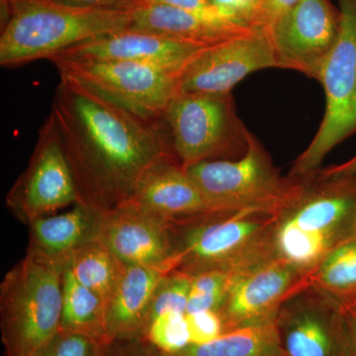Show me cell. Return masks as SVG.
Instances as JSON below:
<instances>
[{"label":"cell","instance_id":"e575fe53","mask_svg":"<svg viewBox=\"0 0 356 356\" xmlns=\"http://www.w3.org/2000/svg\"><path fill=\"white\" fill-rule=\"evenodd\" d=\"M318 172L325 177H350L356 175V154L341 165L321 168Z\"/></svg>","mask_w":356,"mask_h":356},{"label":"cell","instance_id":"6da1fadb","mask_svg":"<svg viewBox=\"0 0 356 356\" xmlns=\"http://www.w3.org/2000/svg\"><path fill=\"white\" fill-rule=\"evenodd\" d=\"M51 113L79 203L102 214L125 205L152 168L175 158L163 122L145 120L72 79L60 77Z\"/></svg>","mask_w":356,"mask_h":356},{"label":"cell","instance_id":"d6986e66","mask_svg":"<svg viewBox=\"0 0 356 356\" xmlns=\"http://www.w3.org/2000/svg\"><path fill=\"white\" fill-rule=\"evenodd\" d=\"M130 11V29L156 33L203 46H212L257 31L225 18L211 17L147 0H139Z\"/></svg>","mask_w":356,"mask_h":356},{"label":"cell","instance_id":"5b68a950","mask_svg":"<svg viewBox=\"0 0 356 356\" xmlns=\"http://www.w3.org/2000/svg\"><path fill=\"white\" fill-rule=\"evenodd\" d=\"M60 264L27 254L0 284L3 356H33L60 331Z\"/></svg>","mask_w":356,"mask_h":356},{"label":"cell","instance_id":"4316f807","mask_svg":"<svg viewBox=\"0 0 356 356\" xmlns=\"http://www.w3.org/2000/svg\"><path fill=\"white\" fill-rule=\"evenodd\" d=\"M191 283V276L188 274L177 270L166 273L154 293L149 324L166 312L186 314Z\"/></svg>","mask_w":356,"mask_h":356},{"label":"cell","instance_id":"4fadbf2b","mask_svg":"<svg viewBox=\"0 0 356 356\" xmlns=\"http://www.w3.org/2000/svg\"><path fill=\"white\" fill-rule=\"evenodd\" d=\"M339 26V10L330 0H300L266 30L280 69L296 70L318 81Z\"/></svg>","mask_w":356,"mask_h":356},{"label":"cell","instance_id":"4dcf8cb0","mask_svg":"<svg viewBox=\"0 0 356 356\" xmlns=\"http://www.w3.org/2000/svg\"><path fill=\"white\" fill-rule=\"evenodd\" d=\"M102 356H161L146 339L113 341Z\"/></svg>","mask_w":356,"mask_h":356},{"label":"cell","instance_id":"7402d4cb","mask_svg":"<svg viewBox=\"0 0 356 356\" xmlns=\"http://www.w3.org/2000/svg\"><path fill=\"white\" fill-rule=\"evenodd\" d=\"M161 356H286L275 323L252 325L225 332L214 341L191 344L186 348Z\"/></svg>","mask_w":356,"mask_h":356},{"label":"cell","instance_id":"7a4b0ae2","mask_svg":"<svg viewBox=\"0 0 356 356\" xmlns=\"http://www.w3.org/2000/svg\"><path fill=\"white\" fill-rule=\"evenodd\" d=\"M276 214L274 254L308 274L334 248L356 236V175L298 179Z\"/></svg>","mask_w":356,"mask_h":356},{"label":"cell","instance_id":"484cf974","mask_svg":"<svg viewBox=\"0 0 356 356\" xmlns=\"http://www.w3.org/2000/svg\"><path fill=\"white\" fill-rule=\"evenodd\" d=\"M191 276L186 314L200 311L219 312L226 297L232 274L205 271Z\"/></svg>","mask_w":356,"mask_h":356},{"label":"cell","instance_id":"9c48e42d","mask_svg":"<svg viewBox=\"0 0 356 356\" xmlns=\"http://www.w3.org/2000/svg\"><path fill=\"white\" fill-rule=\"evenodd\" d=\"M60 77L72 79L131 113L161 123L179 92V74L153 65L120 62H54Z\"/></svg>","mask_w":356,"mask_h":356},{"label":"cell","instance_id":"ba28073f","mask_svg":"<svg viewBox=\"0 0 356 356\" xmlns=\"http://www.w3.org/2000/svg\"><path fill=\"white\" fill-rule=\"evenodd\" d=\"M185 170L222 212L257 210L277 214L299 187L298 179L282 177L252 134L241 158L202 161Z\"/></svg>","mask_w":356,"mask_h":356},{"label":"cell","instance_id":"44dd1931","mask_svg":"<svg viewBox=\"0 0 356 356\" xmlns=\"http://www.w3.org/2000/svg\"><path fill=\"white\" fill-rule=\"evenodd\" d=\"M60 330L111 344L107 336L106 304L97 294L83 286L67 267L63 273V305Z\"/></svg>","mask_w":356,"mask_h":356},{"label":"cell","instance_id":"cb8c5ba5","mask_svg":"<svg viewBox=\"0 0 356 356\" xmlns=\"http://www.w3.org/2000/svg\"><path fill=\"white\" fill-rule=\"evenodd\" d=\"M65 266L81 284L106 304L120 278L124 264L98 240L76 250Z\"/></svg>","mask_w":356,"mask_h":356},{"label":"cell","instance_id":"2e32d148","mask_svg":"<svg viewBox=\"0 0 356 356\" xmlns=\"http://www.w3.org/2000/svg\"><path fill=\"white\" fill-rule=\"evenodd\" d=\"M100 241L124 264L172 271V224L130 204L103 214Z\"/></svg>","mask_w":356,"mask_h":356},{"label":"cell","instance_id":"ac0fdd59","mask_svg":"<svg viewBox=\"0 0 356 356\" xmlns=\"http://www.w3.org/2000/svg\"><path fill=\"white\" fill-rule=\"evenodd\" d=\"M170 271L124 264L120 278L106 303L110 343L145 339L152 304L159 282Z\"/></svg>","mask_w":356,"mask_h":356},{"label":"cell","instance_id":"f546056e","mask_svg":"<svg viewBox=\"0 0 356 356\" xmlns=\"http://www.w3.org/2000/svg\"><path fill=\"white\" fill-rule=\"evenodd\" d=\"M186 321L191 344L209 343L225 334L221 316L216 311L186 314Z\"/></svg>","mask_w":356,"mask_h":356},{"label":"cell","instance_id":"52a82bcc","mask_svg":"<svg viewBox=\"0 0 356 356\" xmlns=\"http://www.w3.org/2000/svg\"><path fill=\"white\" fill-rule=\"evenodd\" d=\"M336 42L321 70L324 118L309 146L293 163L290 177L305 179L321 170L325 156L356 133V0H339Z\"/></svg>","mask_w":356,"mask_h":356},{"label":"cell","instance_id":"ffe728a7","mask_svg":"<svg viewBox=\"0 0 356 356\" xmlns=\"http://www.w3.org/2000/svg\"><path fill=\"white\" fill-rule=\"evenodd\" d=\"M102 213L83 203L60 215L34 220L30 228L27 254L65 266L79 248L100 240Z\"/></svg>","mask_w":356,"mask_h":356},{"label":"cell","instance_id":"7c38bea8","mask_svg":"<svg viewBox=\"0 0 356 356\" xmlns=\"http://www.w3.org/2000/svg\"><path fill=\"white\" fill-rule=\"evenodd\" d=\"M308 285V276L277 257L232 274L218 312L225 332L275 323L283 304Z\"/></svg>","mask_w":356,"mask_h":356},{"label":"cell","instance_id":"8992f818","mask_svg":"<svg viewBox=\"0 0 356 356\" xmlns=\"http://www.w3.org/2000/svg\"><path fill=\"white\" fill-rule=\"evenodd\" d=\"M163 122L173 154L184 168L241 158L252 136L236 114L232 92H178Z\"/></svg>","mask_w":356,"mask_h":356},{"label":"cell","instance_id":"3957f363","mask_svg":"<svg viewBox=\"0 0 356 356\" xmlns=\"http://www.w3.org/2000/svg\"><path fill=\"white\" fill-rule=\"evenodd\" d=\"M0 65L8 69L50 60L70 47L130 29L132 14L63 6L50 0H1Z\"/></svg>","mask_w":356,"mask_h":356},{"label":"cell","instance_id":"f1b7e54d","mask_svg":"<svg viewBox=\"0 0 356 356\" xmlns=\"http://www.w3.org/2000/svg\"><path fill=\"white\" fill-rule=\"evenodd\" d=\"M208 2L226 19L250 29L264 30L261 0H208Z\"/></svg>","mask_w":356,"mask_h":356},{"label":"cell","instance_id":"8fae6325","mask_svg":"<svg viewBox=\"0 0 356 356\" xmlns=\"http://www.w3.org/2000/svg\"><path fill=\"white\" fill-rule=\"evenodd\" d=\"M275 325L286 356H353L348 313L310 285L283 304Z\"/></svg>","mask_w":356,"mask_h":356},{"label":"cell","instance_id":"603a6c76","mask_svg":"<svg viewBox=\"0 0 356 356\" xmlns=\"http://www.w3.org/2000/svg\"><path fill=\"white\" fill-rule=\"evenodd\" d=\"M310 286L336 300L343 307L356 299V236L343 243L308 274Z\"/></svg>","mask_w":356,"mask_h":356},{"label":"cell","instance_id":"5bb4252c","mask_svg":"<svg viewBox=\"0 0 356 356\" xmlns=\"http://www.w3.org/2000/svg\"><path fill=\"white\" fill-rule=\"evenodd\" d=\"M280 67L266 30L206 47L179 76V92L228 93L248 74Z\"/></svg>","mask_w":356,"mask_h":356},{"label":"cell","instance_id":"836d02e7","mask_svg":"<svg viewBox=\"0 0 356 356\" xmlns=\"http://www.w3.org/2000/svg\"><path fill=\"white\" fill-rule=\"evenodd\" d=\"M147 1L177 7V8L194 11V13L204 14V15L211 16V17L224 18L214 10L208 0H147Z\"/></svg>","mask_w":356,"mask_h":356},{"label":"cell","instance_id":"d4e9b609","mask_svg":"<svg viewBox=\"0 0 356 356\" xmlns=\"http://www.w3.org/2000/svg\"><path fill=\"white\" fill-rule=\"evenodd\" d=\"M145 339L161 355H173L191 346L186 314L166 312L154 318Z\"/></svg>","mask_w":356,"mask_h":356},{"label":"cell","instance_id":"e0dca14e","mask_svg":"<svg viewBox=\"0 0 356 356\" xmlns=\"http://www.w3.org/2000/svg\"><path fill=\"white\" fill-rule=\"evenodd\" d=\"M126 204L172 225L222 212L211 202L175 158L166 159L152 168Z\"/></svg>","mask_w":356,"mask_h":356},{"label":"cell","instance_id":"30bf717a","mask_svg":"<svg viewBox=\"0 0 356 356\" xmlns=\"http://www.w3.org/2000/svg\"><path fill=\"white\" fill-rule=\"evenodd\" d=\"M81 202L57 123L50 113L24 172L7 193L9 211L24 224Z\"/></svg>","mask_w":356,"mask_h":356},{"label":"cell","instance_id":"9a60e30c","mask_svg":"<svg viewBox=\"0 0 356 356\" xmlns=\"http://www.w3.org/2000/svg\"><path fill=\"white\" fill-rule=\"evenodd\" d=\"M209 46L191 43L156 33L125 29L70 47L55 57L70 62L139 63L179 74L192 58Z\"/></svg>","mask_w":356,"mask_h":356},{"label":"cell","instance_id":"8d00e7d4","mask_svg":"<svg viewBox=\"0 0 356 356\" xmlns=\"http://www.w3.org/2000/svg\"><path fill=\"white\" fill-rule=\"evenodd\" d=\"M343 308L346 313L350 314V316L356 318V299L355 301H353L351 303L348 304V305L344 306Z\"/></svg>","mask_w":356,"mask_h":356},{"label":"cell","instance_id":"d590c367","mask_svg":"<svg viewBox=\"0 0 356 356\" xmlns=\"http://www.w3.org/2000/svg\"><path fill=\"white\" fill-rule=\"evenodd\" d=\"M348 322H350V331L351 339V348H353V356H356V318L348 314Z\"/></svg>","mask_w":356,"mask_h":356},{"label":"cell","instance_id":"1f68e13d","mask_svg":"<svg viewBox=\"0 0 356 356\" xmlns=\"http://www.w3.org/2000/svg\"><path fill=\"white\" fill-rule=\"evenodd\" d=\"M63 6L96 10L130 11L139 0H50Z\"/></svg>","mask_w":356,"mask_h":356},{"label":"cell","instance_id":"277c9868","mask_svg":"<svg viewBox=\"0 0 356 356\" xmlns=\"http://www.w3.org/2000/svg\"><path fill=\"white\" fill-rule=\"evenodd\" d=\"M275 224L276 214L242 210L172 225V269L188 275L205 271L242 273L275 257Z\"/></svg>","mask_w":356,"mask_h":356},{"label":"cell","instance_id":"d6a6232c","mask_svg":"<svg viewBox=\"0 0 356 356\" xmlns=\"http://www.w3.org/2000/svg\"><path fill=\"white\" fill-rule=\"evenodd\" d=\"M300 0H261L262 27L264 30L271 25L278 16L298 3Z\"/></svg>","mask_w":356,"mask_h":356},{"label":"cell","instance_id":"83f0119b","mask_svg":"<svg viewBox=\"0 0 356 356\" xmlns=\"http://www.w3.org/2000/svg\"><path fill=\"white\" fill-rule=\"evenodd\" d=\"M109 346L90 337L60 330L33 356H102Z\"/></svg>","mask_w":356,"mask_h":356}]
</instances>
